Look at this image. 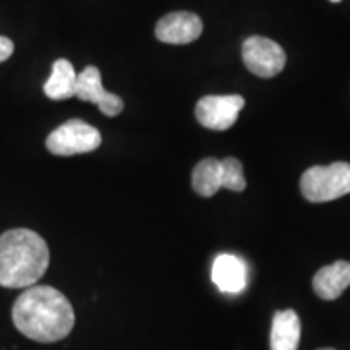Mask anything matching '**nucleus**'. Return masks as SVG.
<instances>
[{
	"mask_svg": "<svg viewBox=\"0 0 350 350\" xmlns=\"http://www.w3.org/2000/svg\"><path fill=\"white\" fill-rule=\"evenodd\" d=\"M16 329L41 344L62 340L75 326V312L62 292L51 286L28 287L12 308Z\"/></svg>",
	"mask_w": 350,
	"mask_h": 350,
	"instance_id": "nucleus-1",
	"label": "nucleus"
},
{
	"mask_svg": "<svg viewBox=\"0 0 350 350\" xmlns=\"http://www.w3.org/2000/svg\"><path fill=\"white\" fill-rule=\"evenodd\" d=\"M46 240L29 229H12L0 235V286L33 287L49 268Z\"/></svg>",
	"mask_w": 350,
	"mask_h": 350,
	"instance_id": "nucleus-2",
	"label": "nucleus"
},
{
	"mask_svg": "<svg viewBox=\"0 0 350 350\" xmlns=\"http://www.w3.org/2000/svg\"><path fill=\"white\" fill-rule=\"evenodd\" d=\"M301 195L312 203H326L350 193V164L314 165L300 178Z\"/></svg>",
	"mask_w": 350,
	"mask_h": 350,
	"instance_id": "nucleus-3",
	"label": "nucleus"
},
{
	"mask_svg": "<svg viewBox=\"0 0 350 350\" xmlns=\"http://www.w3.org/2000/svg\"><path fill=\"white\" fill-rule=\"evenodd\" d=\"M103 143L99 130L80 119L65 122L46 139L49 152L55 156L85 154L98 150Z\"/></svg>",
	"mask_w": 350,
	"mask_h": 350,
	"instance_id": "nucleus-4",
	"label": "nucleus"
},
{
	"mask_svg": "<svg viewBox=\"0 0 350 350\" xmlns=\"http://www.w3.org/2000/svg\"><path fill=\"white\" fill-rule=\"evenodd\" d=\"M242 59L253 75L273 78L286 67V52L278 42L262 36H252L243 42Z\"/></svg>",
	"mask_w": 350,
	"mask_h": 350,
	"instance_id": "nucleus-5",
	"label": "nucleus"
},
{
	"mask_svg": "<svg viewBox=\"0 0 350 350\" xmlns=\"http://www.w3.org/2000/svg\"><path fill=\"white\" fill-rule=\"evenodd\" d=\"M245 106V99L239 94L204 96L198 100L195 116L203 126L209 130H229L239 119V113Z\"/></svg>",
	"mask_w": 350,
	"mask_h": 350,
	"instance_id": "nucleus-6",
	"label": "nucleus"
},
{
	"mask_svg": "<svg viewBox=\"0 0 350 350\" xmlns=\"http://www.w3.org/2000/svg\"><path fill=\"white\" fill-rule=\"evenodd\" d=\"M75 98L96 104L99 111L107 117H116L124 111V100L120 96L104 90L100 72L94 65H90L81 73H78Z\"/></svg>",
	"mask_w": 350,
	"mask_h": 350,
	"instance_id": "nucleus-7",
	"label": "nucleus"
},
{
	"mask_svg": "<svg viewBox=\"0 0 350 350\" xmlns=\"http://www.w3.org/2000/svg\"><path fill=\"white\" fill-rule=\"evenodd\" d=\"M156 38L165 44H190L203 33V21L191 12H174L157 21Z\"/></svg>",
	"mask_w": 350,
	"mask_h": 350,
	"instance_id": "nucleus-8",
	"label": "nucleus"
},
{
	"mask_svg": "<svg viewBox=\"0 0 350 350\" xmlns=\"http://www.w3.org/2000/svg\"><path fill=\"white\" fill-rule=\"evenodd\" d=\"M213 282L226 294H240L247 287V266L234 255H219L213 262Z\"/></svg>",
	"mask_w": 350,
	"mask_h": 350,
	"instance_id": "nucleus-9",
	"label": "nucleus"
},
{
	"mask_svg": "<svg viewBox=\"0 0 350 350\" xmlns=\"http://www.w3.org/2000/svg\"><path fill=\"white\" fill-rule=\"evenodd\" d=\"M350 286V262L336 261L314 274L313 291L319 299L336 300Z\"/></svg>",
	"mask_w": 350,
	"mask_h": 350,
	"instance_id": "nucleus-10",
	"label": "nucleus"
},
{
	"mask_svg": "<svg viewBox=\"0 0 350 350\" xmlns=\"http://www.w3.org/2000/svg\"><path fill=\"white\" fill-rule=\"evenodd\" d=\"M301 323L294 310H282L273 318L271 350H297L300 342Z\"/></svg>",
	"mask_w": 350,
	"mask_h": 350,
	"instance_id": "nucleus-11",
	"label": "nucleus"
},
{
	"mask_svg": "<svg viewBox=\"0 0 350 350\" xmlns=\"http://www.w3.org/2000/svg\"><path fill=\"white\" fill-rule=\"evenodd\" d=\"M77 72L67 59L55 60L52 65L49 80L44 85V93L52 100H64L75 98L77 91Z\"/></svg>",
	"mask_w": 350,
	"mask_h": 350,
	"instance_id": "nucleus-12",
	"label": "nucleus"
},
{
	"mask_svg": "<svg viewBox=\"0 0 350 350\" xmlns=\"http://www.w3.org/2000/svg\"><path fill=\"white\" fill-rule=\"evenodd\" d=\"M191 185L200 196L209 198L222 188V163L216 157L200 161L191 174Z\"/></svg>",
	"mask_w": 350,
	"mask_h": 350,
	"instance_id": "nucleus-13",
	"label": "nucleus"
},
{
	"mask_svg": "<svg viewBox=\"0 0 350 350\" xmlns=\"http://www.w3.org/2000/svg\"><path fill=\"white\" fill-rule=\"evenodd\" d=\"M222 163V188L230 191H243L247 188L243 165L235 157H226Z\"/></svg>",
	"mask_w": 350,
	"mask_h": 350,
	"instance_id": "nucleus-14",
	"label": "nucleus"
},
{
	"mask_svg": "<svg viewBox=\"0 0 350 350\" xmlns=\"http://www.w3.org/2000/svg\"><path fill=\"white\" fill-rule=\"evenodd\" d=\"M13 51H15V46H13L12 39H8L5 36H0V64L10 59Z\"/></svg>",
	"mask_w": 350,
	"mask_h": 350,
	"instance_id": "nucleus-15",
	"label": "nucleus"
},
{
	"mask_svg": "<svg viewBox=\"0 0 350 350\" xmlns=\"http://www.w3.org/2000/svg\"><path fill=\"white\" fill-rule=\"evenodd\" d=\"M319 350H334V349H319Z\"/></svg>",
	"mask_w": 350,
	"mask_h": 350,
	"instance_id": "nucleus-16",
	"label": "nucleus"
},
{
	"mask_svg": "<svg viewBox=\"0 0 350 350\" xmlns=\"http://www.w3.org/2000/svg\"><path fill=\"white\" fill-rule=\"evenodd\" d=\"M332 2H340V0H332Z\"/></svg>",
	"mask_w": 350,
	"mask_h": 350,
	"instance_id": "nucleus-17",
	"label": "nucleus"
}]
</instances>
